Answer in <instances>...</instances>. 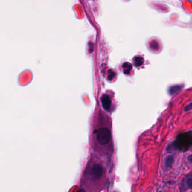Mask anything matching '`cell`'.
Masks as SVG:
<instances>
[{"mask_svg": "<svg viewBox=\"0 0 192 192\" xmlns=\"http://www.w3.org/2000/svg\"><path fill=\"white\" fill-rule=\"evenodd\" d=\"M143 62H144V60L143 58L139 57H136V58H135V65L136 67H140L143 64Z\"/></svg>", "mask_w": 192, "mask_h": 192, "instance_id": "ba28073f", "label": "cell"}, {"mask_svg": "<svg viewBox=\"0 0 192 192\" xmlns=\"http://www.w3.org/2000/svg\"><path fill=\"white\" fill-rule=\"evenodd\" d=\"M123 68L124 70V73L125 74H129L130 71L132 69V65L129 63H125L123 64Z\"/></svg>", "mask_w": 192, "mask_h": 192, "instance_id": "52a82bcc", "label": "cell"}, {"mask_svg": "<svg viewBox=\"0 0 192 192\" xmlns=\"http://www.w3.org/2000/svg\"><path fill=\"white\" fill-rule=\"evenodd\" d=\"M90 43H91V46H90V48H90V52H92V50H93V45H92V43L91 42H90Z\"/></svg>", "mask_w": 192, "mask_h": 192, "instance_id": "7c38bea8", "label": "cell"}, {"mask_svg": "<svg viewBox=\"0 0 192 192\" xmlns=\"http://www.w3.org/2000/svg\"><path fill=\"white\" fill-rule=\"evenodd\" d=\"M185 183L188 189H192V172L189 173L186 176Z\"/></svg>", "mask_w": 192, "mask_h": 192, "instance_id": "8992f818", "label": "cell"}, {"mask_svg": "<svg viewBox=\"0 0 192 192\" xmlns=\"http://www.w3.org/2000/svg\"><path fill=\"white\" fill-rule=\"evenodd\" d=\"M188 161H189L191 163H192V155H190V156L188 157Z\"/></svg>", "mask_w": 192, "mask_h": 192, "instance_id": "8fae6325", "label": "cell"}, {"mask_svg": "<svg viewBox=\"0 0 192 192\" xmlns=\"http://www.w3.org/2000/svg\"><path fill=\"white\" fill-rule=\"evenodd\" d=\"M90 170V175L94 180L99 179L104 174V168L100 164H94Z\"/></svg>", "mask_w": 192, "mask_h": 192, "instance_id": "7a4b0ae2", "label": "cell"}, {"mask_svg": "<svg viewBox=\"0 0 192 192\" xmlns=\"http://www.w3.org/2000/svg\"><path fill=\"white\" fill-rule=\"evenodd\" d=\"M111 134L110 130L106 127L101 128L98 130L96 138L98 142L102 145L108 144L111 140Z\"/></svg>", "mask_w": 192, "mask_h": 192, "instance_id": "6da1fadb", "label": "cell"}, {"mask_svg": "<svg viewBox=\"0 0 192 192\" xmlns=\"http://www.w3.org/2000/svg\"><path fill=\"white\" fill-rule=\"evenodd\" d=\"M182 87H183L182 85H178L170 87L168 90L170 95H173V94H176L179 91H180L182 90Z\"/></svg>", "mask_w": 192, "mask_h": 192, "instance_id": "5b68a950", "label": "cell"}, {"mask_svg": "<svg viewBox=\"0 0 192 192\" xmlns=\"http://www.w3.org/2000/svg\"><path fill=\"white\" fill-rule=\"evenodd\" d=\"M191 110H192V103L187 105L184 108V111H185V112H188V111H191Z\"/></svg>", "mask_w": 192, "mask_h": 192, "instance_id": "30bf717a", "label": "cell"}, {"mask_svg": "<svg viewBox=\"0 0 192 192\" xmlns=\"http://www.w3.org/2000/svg\"><path fill=\"white\" fill-rule=\"evenodd\" d=\"M173 160H174V158L173 156H169L168 157H167L164 161V168L166 169L171 168L173 166Z\"/></svg>", "mask_w": 192, "mask_h": 192, "instance_id": "277c9868", "label": "cell"}, {"mask_svg": "<svg viewBox=\"0 0 192 192\" xmlns=\"http://www.w3.org/2000/svg\"><path fill=\"white\" fill-rule=\"evenodd\" d=\"M101 104L106 111H109L111 107V100L109 96L106 94L103 95L101 98Z\"/></svg>", "mask_w": 192, "mask_h": 192, "instance_id": "3957f363", "label": "cell"}, {"mask_svg": "<svg viewBox=\"0 0 192 192\" xmlns=\"http://www.w3.org/2000/svg\"><path fill=\"white\" fill-rule=\"evenodd\" d=\"M115 72H113V71H111V72H109V74L108 75L109 80H112L114 78V77L115 76Z\"/></svg>", "mask_w": 192, "mask_h": 192, "instance_id": "9c48e42d", "label": "cell"}]
</instances>
